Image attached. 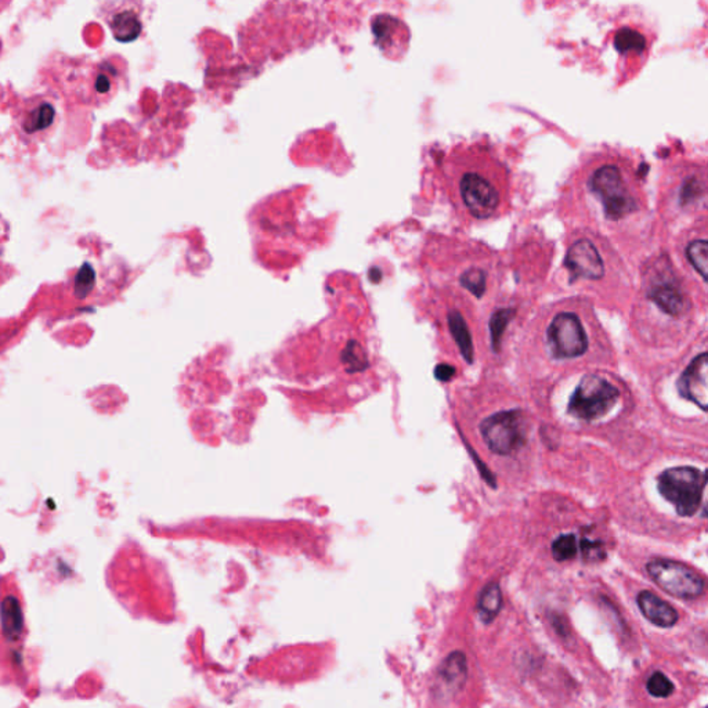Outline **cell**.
<instances>
[{"instance_id":"6da1fadb","label":"cell","mask_w":708,"mask_h":708,"mask_svg":"<svg viewBox=\"0 0 708 708\" xmlns=\"http://www.w3.org/2000/svg\"><path fill=\"white\" fill-rule=\"evenodd\" d=\"M487 152L474 147V159L459 176V195L470 215L488 218L498 210L501 190L497 183V172H491Z\"/></svg>"},{"instance_id":"7a4b0ae2","label":"cell","mask_w":708,"mask_h":708,"mask_svg":"<svg viewBox=\"0 0 708 708\" xmlns=\"http://www.w3.org/2000/svg\"><path fill=\"white\" fill-rule=\"evenodd\" d=\"M590 187L602 205L606 218L611 221H620L640 208L627 175L617 162H600L592 172Z\"/></svg>"},{"instance_id":"3957f363","label":"cell","mask_w":708,"mask_h":708,"mask_svg":"<svg viewBox=\"0 0 708 708\" xmlns=\"http://www.w3.org/2000/svg\"><path fill=\"white\" fill-rule=\"evenodd\" d=\"M703 470L693 467H670L657 477L660 494L674 505L677 514L682 518L693 517L699 510L705 490Z\"/></svg>"},{"instance_id":"277c9868","label":"cell","mask_w":708,"mask_h":708,"mask_svg":"<svg viewBox=\"0 0 708 708\" xmlns=\"http://www.w3.org/2000/svg\"><path fill=\"white\" fill-rule=\"evenodd\" d=\"M620 399V390L613 382L598 374H588L571 395L568 411L571 416L591 422L603 418Z\"/></svg>"},{"instance_id":"5b68a950","label":"cell","mask_w":708,"mask_h":708,"mask_svg":"<svg viewBox=\"0 0 708 708\" xmlns=\"http://www.w3.org/2000/svg\"><path fill=\"white\" fill-rule=\"evenodd\" d=\"M646 298L660 316L683 320L691 313V299L682 282L667 266L653 270L646 285Z\"/></svg>"},{"instance_id":"8992f818","label":"cell","mask_w":708,"mask_h":708,"mask_svg":"<svg viewBox=\"0 0 708 708\" xmlns=\"http://www.w3.org/2000/svg\"><path fill=\"white\" fill-rule=\"evenodd\" d=\"M547 344L554 359L576 360L587 354L590 336L576 312L557 313L547 328Z\"/></svg>"},{"instance_id":"52a82bcc","label":"cell","mask_w":708,"mask_h":708,"mask_svg":"<svg viewBox=\"0 0 708 708\" xmlns=\"http://www.w3.org/2000/svg\"><path fill=\"white\" fill-rule=\"evenodd\" d=\"M480 434L487 447L498 456H512L525 446L528 424L520 410L499 411L480 425Z\"/></svg>"},{"instance_id":"ba28073f","label":"cell","mask_w":708,"mask_h":708,"mask_svg":"<svg viewBox=\"0 0 708 708\" xmlns=\"http://www.w3.org/2000/svg\"><path fill=\"white\" fill-rule=\"evenodd\" d=\"M649 576L667 594L681 600H694L704 592V579L681 562L657 559L646 566Z\"/></svg>"},{"instance_id":"9c48e42d","label":"cell","mask_w":708,"mask_h":708,"mask_svg":"<svg viewBox=\"0 0 708 708\" xmlns=\"http://www.w3.org/2000/svg\"><path fill=\"white\" fill-rule=\"evenodd\" d=\"M565 266L568 267L574 279H587L597 282L605 274V263L600 251L595 247L591 240L581 239L571 245L565 259Z\"/></svg>"},{"instance_id":"30bf717a","label":"cell","mask_w":708,"mask_h":708,"mask_svg":"<svg viewBox=\"0 0 708 708\" xmlns=\"http://www.w3.org/2000/svg\"><path fill=\"white\" fill-rule=\"evenodd\" d=\"M678 390L685 399L699 405L703 411H707V353H702L694 357L693 362L683 371L678 381Z\"/></svg>"},{"instance_id":"8fae6325","label":"cell","mask_w":708,"mask_h":708,"mask_svg":"<svg viewBox=\"0 0 708 708\" xmlns=\"http://www.w3.org/2000/svg\"><path fill=\"white\" fill-rule=\"evenodd\" d=\"M373 31L376 44L386 55H399L407 47L408 31L405 24L390 15H378L374 20Z\"/></svg>"},{"instance_id":"7c38bea8","label":"cell","mask_w":708,"mask_h":708,"mask_svg":"<svg viewBox=\"0 0 708 708\" xmlns=\"http://www.w3.org/2000/svg\"><path fill=\"white\" fill-rule=\"evenodd\" d=\"M637 603L645 619H648L652 624L657 625V627H674L680 619V614L670 603L665 602L652 591L640 592Z\"/></svg>"},{"instance_id":"4fadbf2b","label":"cell","mask_w":708,"mask_h":708,"mask_svg":"<svg viewBox=\"0 0 708 708\" xmlns=\"http://www.w3.org/2000/svg\"><path fill=\"white\" fill-rule=\"evenodd\" d=\"M437 675L443 691L447 692L450 696L458 693L467 682V665L465 654L462 652H453L443 662Z\"/></svg>"},{"instance_id":"5bb4252c","label":"cell","mask_w":708,"mask_h":708,"mask_svg":"<svg viewBox=\"0 0 708 708\" xmlns=\"http://www.w3.org/2000/svg\"><path fill=\"white\" fill-rule=\"evenodd\" d=\"M109 28H111L112 35L118 42L129 44L140 36L143 26H141L138 13L133 12V10H121V12L112 15Z\"/></svg>"},{"instance_id":"9a60e30c","label":"cell","mask_w":708,"mask_h":708,"mask_svg":"<svg viewBox=\"0 0 708 708\" xmlns=\"http://www.w3.org/2000/svg\"><path fill=\"white\" fill-rule=\"evenodd\" d=\"M501 608L502 592L499 585L496 584V582L486 585L483 588V591L480 592L479 598H477V611L479 619L485 624H490L498 616Z\"/></svg>"},{"instance_id":"2e32d148","label":"cell","mask_w":708,"mask_h":708,"mask_svg":"<svg viewBox=\"0 0 708 708\" xmlns=\"http://www.w3.org/2000/svg\"><path fill=\"white\" fill-rule=\"evenodd\" d=\"M448 328H450L451 333H453L454 339H456L457 344H458L459 350H461L462 356L467 362H472L474 360L472 336H470L464 317L458 312L450 313V316H448Z\"/></svg>"},{"instance_id":"e0dca14e","label":"cell","mask_w":708,"mask_h":708,"mask_svg":"<svg viewBox=\"0 0 708 708\" xmlns=\"http://www.w3.org/2000/svg\"><path fill=\"white\" fill-rule=\"evenodd\" d=\"M708 244L707 240L700 239L689 242L685 253L689 263L702 275L703 282H707L708 272Z\"/></svg>"},{"instance_id":"ac0fdd59","label":"cell","mask_w":708,"mask_h":708,"mask_svg":"<svg viewBox=\"0 0 708 708\" xmlns=\"http://www.w3.org/2000/svg\"><path fill=\"white\" fill-rule=\"evenodd\" d=\"M645 45V37L631 28L621 29L616 37V47L619 52L628 53V55H637V53L642 52Z\"/></svg>"},{"instance_id":"d6986e66","label":"cell","mask_w":708,"mask_h":708,"mask_svg":"<svg viewBox=\"0 0 708 708\" xmlns=\"http://www.w3.org/2000/svg\"><path fill=\"white\" fill-rule=\"evenodd\" d=\"M552 557L558 562L573 559L577 555V539L574 534H562L550 545Z\"/></svg>"},{"instance_id":"ffe728a7","label":"cell","mask_w":708,"mask_h":708,"mask_svg":"<svg viewBox=\"0 0 708 708\" xmlns=\"http://www.w3.org/2000/svg\"><path fill=\"white\" fill-rule=\"evenodd\" d=\"M56 111L50 104H42L41 107H37L31 117L28 118V121L26 124V130L28 133L39 132V130L46 129L52 125L53 119H55Z\"/></svg>"},{"instance_id":"44dd1931","label":"cell","mask_w":708,"mask_h":708,"mask_svg":"<svg viewBox=\"0 0 708 708\" xmlns=\"http://www.w3.org/2000/svg\"><path fill=\"white\" fill-rule=\"evenodd\" d=\"M2 616H4L2 622H4L5 631L12 632V635L20 634L23 616H21L20 606L15 600L4 602Z\"/></svg>"},{"instance_id":"7402d4cb","label":"cell","mask_w":708,"mask_h":708,"mask_svg":"<svg viewBox=\"0 0 708 708\" xmlns=\"http://www.w3.org/2000/svg\"><path fill=\"white\" fill-rule=\"evenodd\" d=\"M646 689H648L649 694L657 699H665V697L672 696L674 693V683L667 675L662 672H657L651 675V678L646 683Z\"/></svg>"},{"instance_id":"603a6c76","label":"cell","mask_w":708,"mask_h":708,"mask_svg":"<svg viewBox=\"0 0 708 708\" xmlns=\"http://www.w3.org/2000/svg\"><path fill=\"white\" fill-rule=\"evenodd\" d=\"M461 282L467 291L477 296H482L486 292L487 277L486 272L479 269H469L461 275Z\"/></svg>"},{"instance_id":"cb8c5ba5","label":"cell","mask_w":708,"mask_h":708,"mask_svg":"<svg viewBox=\"0 0 708 708\" xmlns=\"http://www.w3.org/2000/svg\"><path fill=\"white\" fill-rule=\"evenodd\" d=\"M705 186L699 179H689L688 181L683 183L682 190H681V201L683 205L694 204L699 202L700 199H704Z\"/></svg>"},{"instance_id":"d4e9b609","label":"cell","mask_w":708,"mask_h":708,"mask_svg":"<svg viewBox=\"0 0 708 708\" xmlns=\"http://www.w3.org/2000/svg\"><path fill=\"white\" fill-rule=\"evenodd\" d=\"M93 285H95V272L89 264H84L75 279V293L77 298L84 299L92 291Z\"/></svg>"},{"instance_id":"484cf974","label":"cell","mask_w":708,"mask_h":708,"mask_svg":"<svg viewBox=\"0 0 708 708\" xmlns=\"http://www.w3.org/2000/svg\"><path fill=\"white\" fill-rule=\"evenodd\" d=\"M512 314H514L512 310H499L491 320V338H493L494 346H498L499 339L507 325L509 324Z\"/></svg>"},{"instance_id":"4316f807","label":"cell","mask_w":708,"mask_h":708,"mask_svg":"<svg viewBox=\"0 0 708 708\" xmlns=\"http://www.w3.org/2000/svg\"><path fill=\"white\" fill-rule=\"evenodd\" d=\"M581 549L585 560H600L605 558V550L602 549V544L600 541L582 539Z\"/></svg>"},{"instance_id":"83f0119b","label":"cell","mask_w":708,"mask_h":708,"mask_svg":"<svg viewBox=\"0 0 708 708\" xmlns=\"http://www.w3.org/2000/svg\"><path fill=\"white\" fill-rule=\"evenodd\" d=\"M435 374H436V378L439 379V381L447 382L453 378L456 370H454L453 367H450V365L442 364L436 368V373Z\"/></svg>"},{"instance_id":"f1b7e54d","label":"cell","mask_w":708,"mask_h":708,"mask_svg":"<svg viewBox=\"0 0 708 708\" xmlns=\"http://www.w3.org/2000/svg\"><path fill=\"white\" fill-rule=\"evenodd\" d=\"M96 89L100 93L109 92V89H111V82H109V79L106 75H101V77H97V81H96Z\"/></svg>"}]
</instances>
